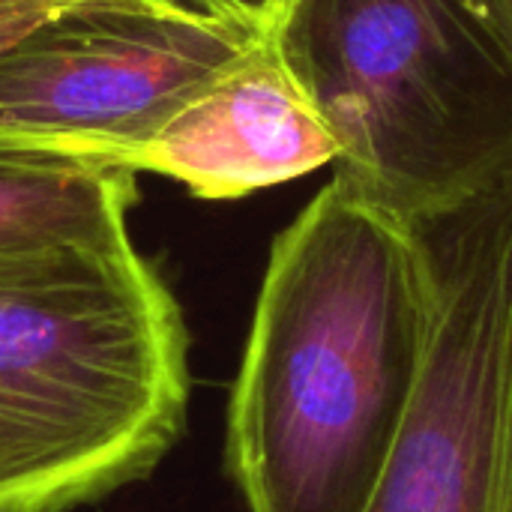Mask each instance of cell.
<instances>
[{
	"instance_id": "obj_1",
	"label": "cell",
	"mask_w": 512,
	"mask_h": 512,
	"mask_svg": "<svg viewBox=\"0 0 512 512\" xmlns=\"http://www.w3.org/2000/svg\"><path fill=\"white\" fill-rule=\"evenodd\" d=\"M432 276L411 225L330 180L273 240L228 405L249 512H366L414 405Z\"/></svg>"
},
{
	"instance_id": "obj_2",
	"label": "cell",
	"mask_w": 512,
	"mask_h": 512,
	"mask_svg": "<svg viewBox=\"0 0 512 512\" xmlns=\"http://www.w3.org/2000/svg\"><path fill=\"white\" fill-rule=\"evenodd\" d=\"M189 336L147 258H0V512H66L147 477L183 432Z\"/></svg>"
},
{
	"instance_id": "obj_3",
	"label": "cell",
	"mask_w": 512,
	"mask_h": 512,
	"mask_svg": "<svg viewBox=\"0 0 512 512\" xmlns=\"http://www.w3.org/2000/svg\"><path fill=\"white\" fill-rule=\"evenodd\" d=\"M273 42L333 180L414 225L512 177V60L465 0H288Z\"/></svg>"
},
{
	"instance_id": "obj_4",
	"label": "cell",
	"mask_w": 512,
	"mask_h": 512,
	"mask_svg": "<svg viewBox=\"0 0 512 512\" xmlns=\"http://www.w3.org/2000/svg\"><path fill=\"white\" fill-rule=\"evenodd\" d=\"M411 228L432 339L366 512H512V177Z\"/></svg>"
},
{
	"instance_id": "obj_5",
	"label": "cell",
	"mask_w": 512,
	"mask_h": 512,
	"mask_svg": "<svg viewBox=\"0 0 512 512\" xmlns=\"http://www.w3.org/2000/svg\"><path fill=\"white\" fill-rule=\"evenodd\" d=\"M261 39L156 0H75L0 54V144L126 168Z\"/></svg>"
},
{
	"instance_id": "obj_6",
	"label": "cell",
	"mask_w": 512,
	"mask_h": 512,
	"mask_svg": "<svg viewBox=\"0 0 512 512\" xmlns=\"http://www.w3.org/2000/svg\"><path fill=\"white\" fill-rule=\"evenodd\" d=\"M336 153L270 36L183 102L126 168L171 177L195 198L228 201L333 165Z\"/></svg>"
},
{
	"instance_id": "obj_7",
	"label": "cell",
	"mask_w": 512,
	"mask_h": 512,
	"mask_svg": "<svg viewBox=\"0 0 512 512\" xmlns=\"http://www.w3.org/2000/svg\"><path fill=\"white\" fill-rule=\"evenodd\" d=\"M135 198L129 168L0 144V258L126 243Z\"/></svg>"
},
{
	"instance_id": "obj_8",
	"label": "cell",
	"mask_w": 512,
	"mask_h": 512,
	"mask_svg": "<svg viewBox=\"0 0 512 512\" xmlns=\"http://www.w3.org/2000/svg\"><path fill=\"white\" fill-rule=\"evenodd\" d=\"M156 3L189 15L225 21L258 36H273L288 6V0H156Z\"/></svg>"
},
{
	"instance_id": "obj_9",
	"label": "cell",
	"mask_w": 512,
	"mask_h": 512,
	"mask_svg": "<svg viewBox=\"0 0 512 512\" xmlns=\"http://www.w3.org/2000/svg\"><path fill=\"white\" fill-rule=\"evenodd\" d=\"M75 0H0V54Z\"/></svg>"
},
{
	"instance_id": "obj_10",
	"label": "cell",
	"mask_w": 512,
	"mask_h": 512,
	"mask_svg": "<svg viewBox=\"0 0 512 512\" xmlns=\"http://www.w3.org/2000/svg\"><path fill=\"white\" fill-rule=\"evenodd\" d=\"M498 48L512 60V0H465Z\"/></svg>"
}]
</instances>
